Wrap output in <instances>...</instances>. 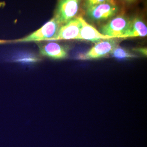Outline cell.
Here are the masks:
<instances>
[{
    "mask_svg": "<svg viewBox=\"0 0 147 147\" xmlns=\"http://www.w3.org/2000/svg\"><path fill=\"white\" fill-rule=\"evenodd\" d=\"M82 28L79 16L73 18L60 28L57 34L51 40L78 39Z\"/></svg>",
    "mask_w": 147,
    "mask_h": 147,
    "instance_id": "cell-6",
    "label": "cell"
},
{
    "mask_svg": "<svg viewBox=\"0 0 147 147\" xmlns=\"http://www.w3.org/2000/svg\"><path fill=\"white\" fill-rule=\"evenodd\" d=\"M105 1H102V0H90V1H87L86 2V8L87 7H90L93 6L97 5L99 4L102 3L104 2Z\"/></svg>",
    "mask_w": 147,
    "mask_h": 147,
    "instance_id": "cell-11",
    "label": "cell"
},
{
    "mask_svg": "<svg viewBox=\"0 0 147 147\" xmlns=\"http://www.w3.org/2000/svg\"><path fill=\"white\" fill-rule=\"evenodd\" d=\"M80 1L77 0H62L58 3L54 17L61 26L77 17Z\"/></svg>",
    "mask_w": 147,
    "mask_h": 147,
    "instance_id": "cell-3",
    "label": "cell"
},
{
    "mask_svg": "<svg viewBox=\"0 0 147 147\" xmlns=\"http://www.w3.org/2000/svg\"><path fill=\"white\" fill-rule=\"evenodd\" d=\"M39 51L42 56L55 59H64L68 55L65 47L54 42H50L40 46Z\"/></svg>",
    "mask_w": 147,
    "mask_h": 147,
    "instance_id": "cell-8",
    "label": "cell"
},
{
    "mask_svg": "<svg viewBox=\"0 0 147 147\" xmlns=\"http://www.w3.org/2000/svg\"><path fill=\"white\" fill-rule=\"evenodd\" d=\"M130 20L124 15H119L102 26L100 33L113 38H121L125 32Z\"/></svg>",
    "mask_w": 147,
    "mask_h": 147,
    "instance_id": "cell-5",
    "label": "cell"
},
{
    "mask_svg": "<svg viewBox=\"0 0 147 147\" xmlns=\"http://www.w3.org/2000/svg\"><path fill=\"white\" fill-rule=\"evenodd\" d=\"M147 34L146 25L140 18L130 20L127 30L121 38L145 37Z\"/></svg>",
    "mask_w": 147,
    "mask_h": 147,
    "instance_id": "cell-9",
    "label": "cell"
},
{
    "mask_svg": "<svg viewBox=\"0 0 147 147\" xmlns=\"http://www.w3.org/2000/svg\"><path fill=\"white\" fill-rule=\"evenodd\" d=\"M79 16L82 23V28L78 39L86 40L96 42L102 40L113 39L111 37L102 34L95 28L86 22L82 16Z\"/></svg>",
    "mask_w": 147,
    "mask_h": 147,
    "instance_id": "cell-7",
    "label": "cell"
},
{
    "mask_svg": "<svg viewBox=\"0 0 147 147\" xmlns=\"http://www.w3.org/2000/svg\"><path fill=\"white\" fill-rule=\"evenodd\" d=\"M86 9L87 15L92 20L101 21L113 17L117 13L119 7L113 1H105L102 3Z\"/></svg>",
    "mask_w": 147,
    "mask_h": 147,
    "instance_id": "cell-2",
    "label": "cell"
},
{
    "mask_svg": "<svg viewBox=\"0 0 147 147\" xmlns=\"http://www.w3.org/2000/svg\"><path fill=\"white\" fill-rule=\"evenodd\" d=\"M61 26L54 17L41 28L28 36L13 40H0V44L43 40L51 41L57 34Z\"/></svg>",
    "mask_w": 147,
    "mask_h": 147,
    "instance_id": "cell-1",
    "label": "cell"
},
{
    "mask_svg": "<svg viewBox=\"0 0 147 147\" xmlns=\"http://www.w3.org/2000/svg\"><path fill=\"white\" fill-rule=\"evenodd\" d=\"M133 50H134V51H135V52L141 53V54L144 55V56H147V50L146 48H134Z\"/></svg>",
    "mask_w": 147,
    "mask_h": 147,
    "instance_id": "cell-12",
    "label": "cell"
},
{
    "mask_svg": "<svg viewBox=\"0 0 147 147\" xmlns=\"http://www.w3.org/2000/svg\"><path fill=\"white\" fill-rule=\"evenodd\" d=\"M110 54L113 57L120 60L126 59L137 57L136 55H134L119 45L115 48Z\"/></svg>",
    "mask_w": 147,
    "mask_h": 147,
    "instance_id": "cell-10",
    "label": "cell"
},
{
    "mask_svg": "<svg viewBox=\"0 0 147 147\" xmlns=\"http://www.w3.org/2000/svg\"><path fill=\"white\" fill-rule=\"evenodd\" d=\"M119 45L117 41L113 39L102 40L95 44L86 53L80 54L78 57L82 60L94 59L106 57Z\"/></svg>",
    "mask_w": 147,
    "mask_h": 147,
    "instance_id": "cell-4",
    "label": "cell"
}]
</instances>
